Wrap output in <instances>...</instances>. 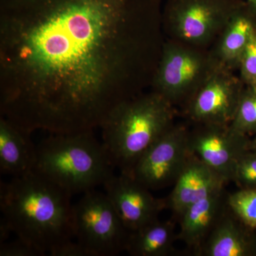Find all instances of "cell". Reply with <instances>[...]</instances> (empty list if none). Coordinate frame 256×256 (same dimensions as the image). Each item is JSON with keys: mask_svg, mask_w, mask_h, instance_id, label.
<instances>
[{"mask_svg": "<svg viewBox=\"0 0 256 256\" xmlns=\"http://www.w3.org/2000/svg\"><path fill=\"white\" fill-rule=\"evenodd\" d=\"M162 0H0V114L30 134L94 130L150 86Z\"/></svg>", "mask_w": 256, "mask_h": 256, "instance_id": "cell-1", "label": "cell"}, {"mask_svg": "<svg viewBox=\"0 0 256 256\" xmlns=\"http://www.w3.org/2000/svg\"><path fill=\"white\" fill-rule=\"evenodd\" d=\"M72 195L32 171L1 182L2 220L16 237L48 255L73 240Z\"/></svg>", "mask_w": 256, "mask_h": 256, "instance_id": "cell-2", "label": "cell"}, {"mask_svg": "<svg viewBox=\"0 0 256 256\" xmlns=\"http://www.w3.org/2000/svg\"><path fill=\"white\" fill-rule=\"evenodd\" d=\"M174 106L152 90L117 106L100 127L114 168L130 174L140 158L174 126Z\"/></svg>", "mask_w": 256, "mask_h": 256, "instance_id": "cell-3", "label": "cell"}, {"mask_svg": "<svg viewBox=\"0 0 256 256\" xmlns=\"http://www.w3.org/2000/svg\"><path fill=\"white\" fill-rule=\"evenodd\" d=\"M114 169L94 130L50 133L36 146L33 171L72 195L102 186Z\"/></svg>", "mask_w": 256, "mask_h": 256, "instance_id": "cell-4", "label": "cell"}, {"mask_svg": "<svg viewBox=\"0 0 256 256\" xmlns=\"http://www.w3.org/2000/svg\"><path fill=\"white\" fill-rule=\"evenodd\" d=\"M244 0H166L162 14L168 40L210 50Z\"/></svg>", "mask_w": 256, "mask_h": 256, "instance_id": "cell-5", "label": "cell"}, {"mask_svg": "<svg viewBox=\"0 0 256 256\" xmlns=\"http://www.w3.org/2000/svg\"><path fill=\"white\" fill-rule=\"evenodd\" d=\"M210 50L164 40L150 87L172 105L184 106L216 68Z\"/></svg>", "mask_w": 256, "mask_h": 256, "instance_id": "cell-6", "label": "cell"}, {"mask_svg": "<svg viewBox=\"0 0 256 256\" xmlns=\"http://www.w3.org/2000/svg\"><path fill=\"white\" fill-rule=\"evenodd\" d=\"M74 238L92 256H114L126 250L130 232L106 193H84L73 205Z\"/></svg>", "mask_w": 256, "mask_h": 256, "instance_id": "cell-7", "label": "cell"}, {"mask_svg": "<svg viewBox=\"0 0 256 256\" xmlns=\"http://www.w3.org/2000/svg\"><path fill=\"white\" fill-rule=\"evenodd\" d=\"M188 131L174 124L140 158L130 175L150 190L174 184L191 154Z\"/></svg>", "mask_w": 256, "mask_h": 256, "instance_id": "cell-8", "label": "cell"}, {"mask_svg": "<svg viewBox=\"0 0 256 256\" xmlns=\"http://www.w3.org/2000/svg\"><path fill=\"white\" fill-rule=\"evenodd\" d=\"M245 88L234 72L216 66L208 78L183 106L194 124H230Z\"/></svg>", "mask_w": 256, "mask_h": 256, "instance_id": "cell-9", "label": "cell"}, {"mask_svg": "<svg viewBox=\"0 0 256 256\" xmlns=\"http://www.w3.org/2000/svg\"><path fill=\"white\" fill-rule=\"evenodd\" d=\"M195 124L188 131L190 152L227 183L232 182L237 162L249 150L250 140L228 124Z\"/></svg>", "mask_w": 256, "mask_h": 256, "instance_id": "cell-10", "label": "cell"}, {"mask_svg": "<svg viewBox=\"0 0 256 256\" xmlns=\"http://www.w3.org/2000/svg\"><path fill=\"white\" fill-rule=\"evenodd\" d=\"M102 186L130 233L159 220L160 212L166 208V198H156L150 190L130 175L112 174Z\"/></svg>", "mask_w": 256, "mask_h": 256, "instance_id": "cell-11", "label": "cell"}, {"mask_svg": "<svg viewBox=\"0 0 256 256\" xmlns=\"http://www.w3.org/2000/svg\"><path fill=\"white\" fill-rule=\"evenodd\" d=\"M226 182L194 154L190 158L166 198V208L178 218L193 204L220 191Z\"/></svg>", "mask_w": 256, "mask_h": 256, "instance_id": "cell-12", "label": "cell"}, {"mask_svg": "<svg viewBox=\"0 0 256 256\" xmlns=\"http://www.w3.org/2000/svg\"><path fill=\"white\" fill-rule=\"evenodd\" d=\"M225 188L215 192L188 206L178 218V239L196 256L208 236L229 210Z\"/></svg>", "mask_w": 256, "mask_h": 256, "instance_id": "cell-13", "label": "cell"}, {"mask_svg": "<svg viewBox=\"0 0 256 256\" xmlns=\"http://www.w3.org/2000/svg\"><path fill=\"white\" fill-rule=\"evenodd\" d=\"M256 28V16L244 1L210 48L216 66L238 70L242 52Z\"/></svg>", "mask_w": 256, "mask_h": 256, "instance_id": "cell-14", "label": "cell"}, {"mask_svg": "<svg viewBox=\"0 0 256 256\" xmlns=\"http://www.w3.org/2000/svg\"><path fill=\"white\" fill-rule=\"evenodd\" d=\"M31 134L0 117V172L11 178L33 171L36 161V146Z\"/></svg>", "mask_w": 256, "mask_h": 256, "instance_id": "cell-15", "label": "cell"}, {"mask_svg": "<svg viewBox=\"0 0 256 256\" xmlns=\"http://www.w3.org/2000/svg\"><path fill=\"white\" fill-rule=\"evenodd\" d=\"M230 208L208 236L200 252L204 256H248L254 254L255 239Z\"/></svg>", "mask_w": 256, "mask_h": 256, "instance_id": "cell-16", "label": "cell"}, {"mask_svg": "<svg viewBox=\"0 0 256 256\" xmlns=\"http://www.w3.org/2000/svg\"><path fill=\"white\" fill-rule=\"evenodd\" d=\"M176 238L174 222L158 220L130 233L126 250L133 256H168L174 254Z\"/></svg>", "mask_w": 256, "mask_h": 256, "instance_id": "cell-17", "label": "cell"}, {"mask_svg": "<svg viewBox=\"0 0 256 256\" xmlns=\"http://www.w3.org/2000/svg\"><path fill=\"white\" fill-rule=\"evenodd\" d=\"M229 126L245 136L256 133V89L245 86L236 114Z\"/></svg>", "mask_w": 256, "mask_h": 256, "instance_id": "cell-18", "label": "cell"}, {"mask_svg": "<svg viewBox=\"0 0 256 256\" xmlns=\"http://www.w3.org/2000/svg\"><path fill=\"white\" fill-rule=\"evenodd\" d=\"M229 208L249 228H256V190L240 188L228 194Z\"/></svg>", "mask_w": 256, "mask_h": 256, "instance_id": "cell-19", "label": "cell"}, {"mask_svg": "<svg viewBox=\"0 0 256 256\" xmlns=\"http://www.w3.org/2000/svg\"><path fill=\"white\" fill-rule=\"evenodd\" d=\"M240 188L256 190V151L248 150L236 166L232 178Z\"/></svg>", "mask_w": 256, "mask_h": 256, "instance_id": "cell-20", "label": "cell"}, {"mask_svg": "<svg viewBox=\"0 0 256 256\" xmlns=\"http://www.w3.org/2000/svg\"><path fill=\"white\" fill-rule=\"evenodd\" d=\"M238 70L244 86L256 89V28L242 52Z\"/></svg>", "mask_w": 256, "mask_h": 256, "instance_id": "cell-21", "label": "cell"}, {"mask_svg": "<svg viewBox=\"0 0 256 256\" xmlns=\"http://www.w3.org/2000/svg\"><path fill=\"white\" fill-rule=\"evenodd\" d=\"M40 250L22 239L18 238L11 242H0V256H40Z\"/></svg>", "mask_w": 256, "mask_h": 256, "instance_id": "cell-22", "label": "cell"}, {"mask_svg": "<svg viewBox=\"0 0 256 256\" xmlns=\"http://www.w3.org/2000/svg\"><path fill=\"white\" fill-rule=\"evenodd\" d=\"M50 256H92V254L78 242H65L50 254Z\"/></svg>", "mask_w": 256, "mask_h": 256, "instance_id": "cell-23", "label": "cell"}, {"mask_svg": "<svg viewBox=\"0 0 256 256\" xmlns=\"http://www.w3.org/2000/svg\"><path fill=\"white\" fill-rule=\"evenodd\" d=\"M246 4L256 16V0H244Z\"/></svg>", "mask_w": 256, "mask_h": 256, "instance_id": "cell-24", "label": "cell"}, {"mask_svg": "<svg viewBox=\"0 0 256 256\" xmlns=\"http://www.w3.org/2000/svg\"><path fill=\"white\" fill-rule=\"evenodd\" d=\"M249 150L256 151V137L249 142L248 146Z\"/></svg>", "mask_w": 256, "mask_h": 256, "instance_id": "cell-25", "label": "cell"}, {"mask_svg": "<svg viewBox=\"0 0 256 256\" xmlns=\"http://www.w3.org/2000/svg\"><path fill=\"white\" fill-rule=\"evenodd\" d=\"M254 254L256 255V238H255V245H254Z\"/></svg>", "mask_w": 256, "mask_h": 256, "instance_id": "cell-26", "label": "cell"}]
</instances>
